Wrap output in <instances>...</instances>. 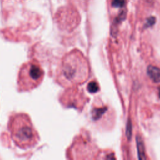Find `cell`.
I'll return each instance as SVG.
<instances>
[{"label": "cell", "mask_w": 160, "mask_h": 160, "mask_svg": "<svg viewBox=\"0 0 160 160\" xmlns=\"http://www.w3.org/2000/svg\"><path fill=\"white\" fill-rule=\"evenodd\" d=\"M155 22H156V18L154 17H153V16L149 17V18H148L146 19V21L145 23V27L146 28L151 27L154 24Z\"/></svg>", "instance_id": "30bf717a"}, {"label": "cell", "mask_w": 160, "mask_h": 160, "mask_svg": "<svg viewBox=\"0 0 160 160\" xmlns=\"http://www.w3.org/2000/svg\"><path fill=\"white\" fill-rule=\"evenodd\" d=\"M112 5L114 7L121 8L125 4V0H112Z\"/></svg>", "instance_id": "8fae6325"}, {"label": "cell", "mask_w": 160, "mask_h": 160, "mask_svg": "<svg viewBox=\"0 0 160 160\" xmlns=\"http://www.w3.org/2000/svg\"><path fill=\"white\" fill-rule=\"evenodd\" d=\"M107 108L106 107L104 108H94L91 111V116H92V118L93 119V120H98L99 119H100L102 116V115H103V114L106 112Z\"/></svg>", "instance_id": "52a82bcc"}, {"label": "cell", "mask_w": 160, "mask_h": 160, "mask_svg": "<svg viewBox=\"0 0 160 160\" xmlns=\"http://www.w3.org/2000/svg\"><path fill=\"white\" fill-rule=\"evenodd\" d=\"M69 90L62 96V103L67 106H74L76 108H80V91L78 89Z\"/></svg>", "instance_id": "277c9868"}, {"label": "cell", "mask_w": 160, "mask_h": 160, "mask_svg": "<svg viewBox=\"0 0 160 160\" xmlns=\"http://www.w3.org/2000/svg\"><path fill=\"white\" fill-rule=\"evenodd\" d=\"M126 135L127 138L129 140L131 139V135H132V124L130 119L128 121L126 128Z\"/></svg>", "instance_id": "9c48e42d"}, {"label": "cell", "mask_w": 160, "mask_h": 160, "mask_svg": "<svg viewBox=\"0 0 160 160\" xmlns=\"http://www.w3.org/2000/svg\"><path fill=\"white\" fill-rule=\"evenodd\" d=\"M89 65L83 54L78 49L67 53L59 64L56 72L57 82L67 88L84 82L88 78Z\"/></svg>", "instance_id": "6da1fadb"}, {"label": "cell", "mask_w": 160, "mask_h": 160, "mask_svg": "<svg viewBox=\"0 0 160 160\" xmlns=\"http://www.w3.org/2000/svg\"><path fill=\"white\" fill-rule=\"evenodd\" d=\"M136 145H137L138 154L139 159H141V160L146 159L144 142L141 138L139 136H136Z\"/></svg>", "instance_id": "8992f818"}, {"label": "cell", "mask_w": 160, "mask_h": 160, "mask_svg": "<svg viewBox=\"0 0 160 160\" xmlns=\"http://www.w3.org/2000/svg\"><path fill=\"white\" fill-rule=\"evenodd\" d=\"M44 72L40 64L35 60L24 63L18 72V88L19 91H29L38 87L42 81Z\"/></svg>", "instance_id": "3957f363"}, {"label": "cell", "mask_w": 160, "mask_h": 160, "mask_svg": "<svg viewBox=\"0 0 160 160\" xmlns=\"http://www.w3.org/2000/svg\"><path fill=\"white\" fill-rule=\"evenodd\" d=\"M8 129L13 141L21 149H28L36 146L39 136L29 116L24 113L11 116L8 122Z\"/></svg>", "instance_id": "7a4b0ae2"}, {"label": "cell", "mask_w": 160, "mask_h": 160, "mask_svg": "<svg viewBox=\"0 0 160 160\" xmlns=\"http://www.w3.org/2000/svg\"><path fill=\"white\" fill-rule=\"evenodd\" d=\"M147 73L151 80L155 82H160V68L150 65L148 67Z\"/></svg>", "instance_id": "5b68a950"}, {"label": "cell", "mask_w": 160, "mask_h": 160, "mask_svg": "<svg viewBox=\"0 0 160 160\" xmlns=\"http://www.w3.org/2000/svg\"><path fill=\"white\" fill-rule=\"evenodd\" d=\"M87 89L89 92L94 93L99 91V87L98 86V84L96 81H92L89 82V84L87 86Z\"/></svg>", "instance_id": "ba28073f"}]
</instances>
